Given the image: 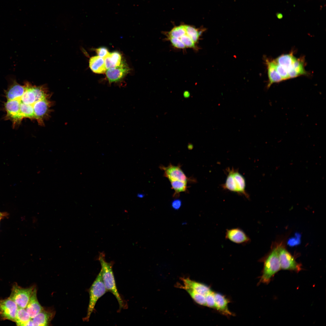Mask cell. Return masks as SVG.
Returning <instances> with one entry per match:
<instances>
[{
    "label": "cell",
    "instance_id": "27",
    "mask_svg": "<svg viewBox=\"0 0 326 326\" xmlns=\"http://www.w3.org/2000/svg\"><path fill=\"white\" fill-rule=\"evenodd\" d=\"M179 39H180L184 44L186 47L193 48L195 49H197L195 45V43L187 35L186 33L185 34L181 37Z\"/></svg>",
    "mask_w": 326,
    "mask_h": 326
},
{
    "label": "cell",
    "instance_id": "6",
    "mask_svg": "<svg viewBox=\"0 0 326 326\" xmlns=\"http://www.w3.org/2000/svg\"><path fill=\"white\" fill-rule=\"evenodd\" d=\"M34 287L33 286L29 287L24 288L20 286L17 283H15L12 286L11 293L9 298L13 301L18 307L25 308Z\"/></svg>",
    "mask_w": 326,
    "mask_h": 326
},
{
    "label": "cell",
    "instance_id": "14",
    "mask_svg": "<svg viewBox=\"0 0 326 326\" xmlns=\"http://www.w3.org/2000/svg\"><path fill=\"white\" fill-rule=\"evenodd\" d=\"M25 88V85H21L14 81L5 91V97L7 100L19 99L23 94Z\"/></svg>",
    "mask_w": 326,
    "mask_h": 326
},
{
    "label": "cell",
    "instance_id": "19",
    "mask_svg": "<svg viewBox=\"0 0 326 326\" xmlns=\"http://www.w3.org/2000/svg\"><path fill=\"white\" fill-rule=\"evenodd\" d=\"M307 75V72L304 68V60L302 58H296L292 69L289 74V78Z\"/></svg>",
    "mask_w": 326,
    "mask_h": 326
},
{
    "label": "cell",
    "instance_id": "3",
    "mask_svg": "<svg viewBox=\"0 0 326 326\" xmlns=\"http://www.w3.org/2000/svg\"><path fill=\"white\" fill-rule=\"evenodd\" d=\"M107 292L103 282L101 270L89 289V302L87 315L83 318L84 321H89L97 300Z\"/></svg>",
    "mask_w": 326,
    "mask_h": 326
},
{
    "label": "cell",
    "instance_id": "29",
    "mask_svg": "<svg viewBox=\"0 0 326 326\" xmlns=\"http://www.w3.org/2000/svg\"><path fill=\"white\" fill-rule=\"evenodd\" d=\"M168 39L173 45L175 47L179 49H184L186 47L179 38L168 37Z\"/></svg>",
    "mask_w": 326,
    "mask_h": 326
},
{
    "label": "cell",
    "instance_id": "17",
    "mask_svg": "<svg viewBox=\"0 0 326 326\" xmlns=\"http://www.w3.org/2000/svg\"><path fill=\"white\" fill-rule=\"evenodd\" d=\"M215 303V309L222 314L226 315H231L232 313L228 308V304L229 302L224 296L218 293L214 292Z\"/></svg>",
    "mask_w": 326,
    "mask_h": 326
},
{
    "label": "cell",
    "instance_id": "4",
    "mask_svg": "<svg viewBox=\"0 0 326 326\" xmlns=\"http://www.w3.org/2000/svg\"><path fill=\"white\" fill-rule=\"evenodd\" d=\"M228 171L226 181L222 185L223 188L249 198L246 191V183L244 177L236 169H229Z\"/></svg>",
    "mask_w": 326,
    "mask_h": 326
},
{
    "label": "cell",
    "instance_id": "33",
    "mask_svg": "<svg viewBox=\"0 0 326 326\" xmlns=\"http://www.w3.org/2000/svg\"><path fill=\"white\" fill-rule=\"evenodd\" d=\"M5 214L0 212V219H1L4 216H5Z\"/></svg>",
    "mask_w": 326,
    "mask_h": 326
},
{
    "label": "cell",
    "instance_id": "28",
    "mask_svg": "<svg viewBox=\"0 0 326 326\" xmlns=\"http://www.w3.org/2000/svg\"><path fill=\"white\" fill-rule=\"evenodd\" d=\"M214 293V292L211 290L206 296V306L215 309V303Z\"/></svg>",
    "mask_w": 326,
    "mask_h": 326
},
{
    "label": "cell",
    "instance_id": "10",
    "mask_svg": "<svg viewBox=\"0 0 326 326\" xmlns=\"http://www.w3.org/2000/svg\"><path fill=\"white\" fill-rule=\"evenodd\" d=\"M160 168L164 172V176L169 181L178 180L187 182L188 181L179 165L175 166L170 164L167 167L161 165Z\"/></svg>",
    "mask_w": 326,
    "mask_h": 326
},
{
    "label": "cell",
    "instance_id": "30",
    "mask_svg": "<svg viewBox=\"0 0 326 326\" xmlns=\"http://www.w3.org/2000/svg\"><path fill=\"white\" fill-rule=\"evenodd\" d=\"M98 56L104 59L110 53L107 49L105 47H101L96 50Z\"/></svg>",
    "mask_w": 326,
    "mask_h": 326
},
{
    "label": "cell",
    "instance_id": "15",
    "mask_svg": "<svg viewBox=\"0 0 326 326\" xmlns=\"http://www.w3.org/2000/svg\"><path fill=\"white\" fill-rule=\"evenodd\" d=\"M265 61L267 66L269 79L267 86L268 88L273 84L280 82L283 80L277 71L273 60L265 58Z\"/></svg>",
    "mask_w": 326,
    "mask_h": 326
},
{
    "label": "cell",
    "instance_id": "35",
    "mask_svg": "<svg viewBox=\"0 0 326 326\" xmlns=\"http://www.w3.org/2000/svg\"><path fill=\"white\" fill-rule=\"evenodd\" d=\"M0 220H1V219H0Z\"/></svg>",
    "mask_w": 326,
    "mask_h": 326
},
{
    "label": "cell",
    "instance_id": "2",
    "mask_svg": "<svg viewBox=\"0 0 326 326\" xmlns=\"http://www.w3.org/2000/svg\"><path fill=\"white\" fill-rule=\"evenodd\" d=\"M259 261L263 263L264 266L258 284H268L281 270L276 243L273 244L270 251Z\"/></svg>",
    "mask_w": 326,
    "mask_h": 326
},
{
    "label": "cell",
    "instance_id": "16",
    "mask_svg": "<svg viewBox=\"0 0 326 326\" xmlns=\"http://www.w3.org/2000/svg\"><path fill=\"white\" fill-rule=\"evenodd\" d=\"M296 58L292 53H291L281 55L274 59V60L276 63L281 66L289 75V72L292 69Z\"/></svg>",
    "mask_w": 326,
    "mask_h": 326
},
{
    "label": "cell",
    "instance_id": "18",
    "mask_svg": "<svg viewBox=\"0 0 326 326\" xmlns=\"http://www.w3.org/2000/svg\"><path fill=\"white\" fill-rule=\"evenodd\" d=\"M89 65L91 70L95 73H104L107 70L104 59L99 56L91 57L89 59Z\"/></svg>",
    "mask_w": 326,
    "mask_h": 326
},
{
    "label": "cell",
    "instance_id": "12",
    "mask_svg": "<svg viewBox=\"0 0 326 326\" xmlns=\"http://www.w3.org/2000/svg\"><path fill=\"white\" fill-rule=\"evenodd\" d=\"M37 289L34 287L26 310L32 319L43 308L39 302L37 297Z\"/></svg>",
    "mask_w": 326,
    "mask_h": 326
},
{
    "label": "cell",
    "instance_id": "25",
    "mask_svg": "<svg viewBox=\"0 0 326 326\" xmlns=\"http://www.w3.org/2000/svg\"><path fill=\"white\" fill-rule=\"evenodd\" d=\"M185 28L187 35L195 43L197 42L204 29L199 31L198 29L188 25H185Z\"/></svg>",
    "mask_w": 326,
    "mask_h": 326
},
{
    "label": "cell",
    "instance_id": "5",
    "mask_svg": "<svg viewBox=\"0 0 326 326\" xmlns=\"http://www.w3.org/2000/svg\"><path fill=\"white\" fill-rule=\"evenodd\" d=\"M276 244L281 269L297 273L301 271L302 264L296 261L294 256L287 250L283 242Z\"/></svg>",
    "mask_w": 326,
    "mask_h": 326
},
{
    "label": "cell",
    "instance_id": "11",
    "mask_svg": "<svg viewBox=\"0 0 326 326\" xmlns=\"http://www.w3.org/2000/svg\"><path fill=\"white\" fill-rule=\"evenodd\" d=\"M129 69L125 63L122 62L118 66L109 69L106 72V75L110 84L117 82L127 74Z\"/></svg>",
    "mask_w": 326,
    "mask_h": 326
},
{
    "label": "cell",
    "instance_id": "24",
    "mask_svg": "<svg viewBox=\"0 0 326 326\" xmlns=\"http://www.w3.org/2000/svg\"><path fill=\"white\" fill-rule=\"evenodd\" d=\"M183 289L186 291L197 303L201 305L206 306L205 296L191 289L186 287Z\"/></svg>",
    "mask_w": 326,
    "mask_h": 326
},
{
    "label": "cell",
    "instance_id": "1",
    "mask_svg": "<svg viewBox=\"0 0 326 326\" xmlns=\"http://www.w3.org/2000/svg\"><path fill=\"white\" fill-rule=\"evenodd\" d=\"M105 258L104 253H100L98 259L101 266V270L103 282L107 292H111L116 298L119 305V312L122 309L127 308V303L117 290L112 268L113 262V261L108 262Z\"/></svg>",
    "mask_w": 326,
    "mask_h": 326
},
{
    "label": "cell",
    "instance_id": "9",
    "mask_svg": "<svg viewBox=\"0 0 326 326\" xmlns=\"http://www.w3.org/2000/svg\"><path fill=\"white\" fill-rule=\"evenodd\" d=\"M225 238L235 243L245 245L250 243L251 239L243 230L239 228L226 229Z\"/></svg>",
    "mask_w": 326,
    "mask_h": 326
},
{
    "label": "cell",
    "instance_id": "7",
    "mask_svg": "<svg viewBox=\"0 0 326 326\" xmlns=\"http://www.w3.org/2000/svg\"><path fill=\"white\" fill-rule=\"evenodd\" d=\"M18 308L16 303L9 297L0 300V318L15 322Z\"/></svg>",
    "mask_w": 326,
    "mask_h": 326
},
{
    "label": "cell",
    "instance_id": "26",
    "mask_svg": "<svg viewBox=\"0 0 326 326\" xmlns=\"http://www.w3.org/2000/svg\"><path fill=\"white\" fill-rule=\"evenodd\" d=\"M186 33L185 25L176 27L169 33V37L179 38Z\"/></svg>",
    "mask_w": 326,
    "mask_h": 326
},
{
    "label": "cell",
    "instance_id": "21",
    "mask_svg": "<svg viewBox=\"0 0 326 326\" xmlns=\"http://www.w3.org/2000/svg\"><path fill=\"white\" fill-rule=\"evenodd\" d=\"M25 308H18L15 323L18 326H27L31 319Z\"/></svg>",
    "mask_w": 326,
    "mask_h": 326
},
{
    "label": "cell",
    "instance_id": "20",
    "mask_svg": "<svg viewBox=\"0 0 326 326\" xmlns=\"http://www.w3.org/2000/svg\"><path fill=\"white\" fill-rule=\"evenodd\" d=\"M120 54L114 51L109 54L104 58L107 69L119 66L121 62Z\"/></svg>",
    "mask_w": 326,
    "mask_h": 326
},
{
    "label": "cell",
    "instance_id": "22",
    "mask_svg": "<svg viewBox=\"0 0 326 326\" xmlns=\"http://www.w3.org/2000/svg\"><path fill=\"white\" fill-rule=\"evenodd\" d=\"M171 188L174 191V197H179V194L181 192L186 191L187 182L178 180L170 181Z\"/></svg>",
    "mask_w": 326,
    "mask_h": 326
},
{
    "label": "cell",
    "instance_id": "34",
    "mask_svg": "<svg viewBox=\"0 0 326 326\" xmlns=\"http://www.w3.org/2000/svg\"><path fill=\"white\" fill-rule=\"evenodd\" d=\"M193 147V146H192V145H191V144H190V145H188V148H191V147Z\"/></svg>",
    "mask_w": 326,
    "mask_h": 326
},
{
    "label": "cell",
    "instance_id": "32",
    "mask_svg": "<svg viewBox=\"0 0 326 326\" xmlns=\"http://www.w3.org/2000/svg\"><path fill=\"white\" fill-rule=\"evenodd\" d=\"M190 96L189 92L187 91H185L184 93V96L185 98H188Z\"/></svg>",
    "mask_w": 326,
    "mask_h": 326
},
{
    "label": "cell",
    "instance_id": "31",
    "mask_svg": "<svg viewBox=\"0 0 326 326\" xmlns=\"http://www.w3.org/2000/svg\"><path fill=\"white\" fill-rule=\"evenodd\" d=\"M181 205V201L179 199L174 200L172 203L171 206L175 210L178 209Z\"/></svg>",
    "mask_w": 326,
    "mask_h": 326
},
{
    "label": "cell",
    "instance_id": "23",
    "mask_svg": "<svg viewBox=\"0 0 326 326\" xmlns=\"http://www.w3.org/2000/svg\"><path fill=\"white\" fill-rule=\"evenodd\" d=\"M20 109L21 114L23 118H27L35 120L33 107L20 102Z\"/></svg>",
    "mask_w": 326,
    "mask_h": 326
},
{
    "label": "cell",
    "instance_id": "13",
    "mask_svg": "<svg viewBox=\"0 0 326 326\" xmlns=\"http://www.w3.org/2000/svg\"><path fill=\"white\" fill-rule=\"evenodd\" d=\"M54 315L53 311L44 308L32 319L33 326H48Z\"/></svg>",
    "mask_w": 326,
    "mask_h": 326
},
{
    "label": "cell",
    "instance_id": "8",
    "mask_svg": "<svg viewBox=\"0 0 326 326\" xmlns=\"http://www.w3.org/2000/svg\"><path fill=\"white\" fill-rule=\"evenodd\" d=\"M20 101L18 99L7 100L5 103V108L7 112L5 118L11 120L14 127L19 124L23 118L20 111Z\"/></svg>",
    "mask_w": 326,
    "mask_h": 326
}]
</instances>
